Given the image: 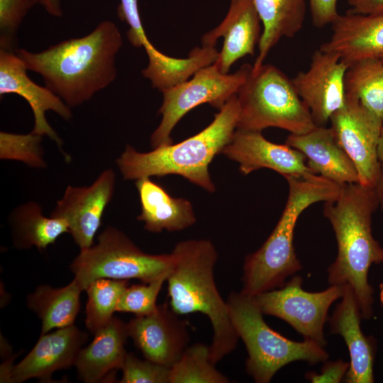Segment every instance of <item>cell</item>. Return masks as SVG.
I'll use <instances>...</instances> for the list:
<instances>
[{
  "label": "cell",
  "instance_id": "19",
  "mask_svg": "<svg viewBox=\"0 0 383 383\" xmlns=\"http://www.w3.org/2000/svg\"><path fill=\"white\" fill-rule=\"evenodd\" d=\"M362 319L354 292L345 285L341 301L328 318L331 332L343 337L350 354V367L344 377L347 383H373L376 340L365 335L360 327Z\"/></svg>",
  "mask_w": 383,
  "mask_h": 383
},
{
  "label": "cell",
  "instance_id": "23",
  "mask_svg": "<svg viewBox=\"0 0 383 383\" xmlns=\"http://www.w3.org/2000/svg\"><path fill=\"white\" fill-rule=\"evenodd\" d=\"M129 337L127 323L113 317L94 333V338L78 353L74 365L80 379L95 383L113 370L120 369L127 352L124 345Z\"/></svg>",
  "mask_w": 383,
  "mask_h": 383
},
{
  "label": "cell",
  "instance_id": "8",
  "mask_svg": "<svg viewBox=\"0 0 383 383\" xmlns=\"http://www.w3.org/2000/svg\"><path fill=\"white\" fill-rule=\"evenodd\" d=\"M172 265V253H145L124 233L107 226L95 245L81 249L70 269L74 280L85 291L93 281L101 278L151 282L167 276Z\"/></svg>",
  "mask_w": 383,
  "mask_h": 383
},
{
  "label": "cell",
  "instance_id": "37",
  "mask_svg": "<svg viewBox=\"0 0 383 383\" xmlns=\"http://www.w3.org/2000/svg\"><path fill=\"white\" fill-rule=\"evenodd\" d=\"M377 156L380 164L381 176L376 187L379 200V208L383 212V126L381 129L377 143Z\"/></svg>",
  "mask_w": 383,
  "mask_h": 383
},
{
  "label": "cell",
  "instance_id": "30",
  "mask_svg": "<svg viewBox=\"0 0 383 383\" xmlns=\"http://www.w3.org/2000/svg\"><path fill=\"white\" fill-rule=\"evenodd\" d=\"M42 135L30 133H0V157L15 160L33 167H43L45 162L40 145Z\"/></svg>",
  "mask_w": 383,
  "mask_h": 383
},
{
  "label": "cell",
  "instance_id": "7",
  "mask_svg": "<svg viewBox=\"0 0 383 383\" xmlns=\"http://www.w3.org/2000/svg\"><path fill=\"white\" fill-rule=\"evenodd\" d=\"M237 97L238 129L262 132L276 127L299 135L317 127L292 79L273 65L252 70Z\"/></svg>",
  "mask_w": 383,
  "mask_h": 383
},
{
  "label": "cell",
  "instance_id": "22",
  "mask_svg": "<svg viewBox=\"0 0 383 383\" xmlns=\"http://www.w3.org/2000/svg\"><path fill=\"white\" fill-rule=\"evenodd\" d=\"M135 186L141 205L137 219L144 223L148 231H179L196 223L193 206L189 200L172 197L150 177L137 179Z\"/></svg>",
  "mask_w": 383,
  "mask_h": 383
},
{
  "label": "cell",
  "instance_id": "40",
  "mask_svg": "<svg viewBox=\"0 0 383 383\" xmlns=\"http://www.w3.org/2000/svg\"><path fill=\"white\" fill-rule=\"evenodd\" d=\"M379 58L383 61V55Z\"/></svg>",
  "mask_w": 383,
  "mask_h": 383
},
{
  "label": "cell",
  "instance_id": "5",
  "mask_svg": "<svg viewBox=\"0 0 383 383\" xmlns=\"http://www.w3.org/2000/svg\"><path fill=\"white\" fill-rule=\"evenodd\" d=\"M285 178L289 194L282 214L262 245L244 260L241 292L251 296L282 287L301 269L294 246L297 220L310 205L335 200L341 187L318 174Z\"/></svg>",
  "mask_w": 383,
  "mask_h": 383
},
{
  "label": "cell",
  "instance_id": "18",
  "mask_svg": "<svg viewBox=\"0 0 383 383\" xmlns=\"http://www.w3.org/2000/svg\"><path fill=\"white\" fill-rule=\"evenodd\" d=\"M87 334L74 325L41 334L35 345L12 367L9 382L19 383L30 378L50 380L52 374L74 365Z\"/></svg>",
  "mask_w": 383,
  "mask_h": 383
},
{
  "label": "cell",
  "instance_id": "6",
  "mask_svg": "<svg viewBox=\"0 0 383 383\" xmlns=\"http://www.w3.org/2000/svg\"><path fill=\"white\" fill-rule=\"evenodd\" d=\"M233 325L245 345L246 372L257 383H268L282 367L294 361L325 362L328 353L311 340H289L271 328L254 297L231 292L226 300Z\"/></svg>",
  "mask_w": 383,
  "mask_h": 383
},
{
  "label": "cell",
  "instance_id": "12",
  "mask_svg": "<svg viewBox=\"0 0 383 383\" xmlns=\"http://www.w3.org/2000/svg\"><path fill=\"white\" fill-rule=\"evenodd\" d=\"M348 65L334 53L316 50L309 68L292 79L316 126H326L345 101L344 78Z\"/></svg>",
  "mask_w": 383,
  "mask_h": 383
},
{
  "label": "cell",
  "instance_id": "10",
  "mask_svg": "<svg viewBox=\"0 0 383 383\" xmlns=\"http://www.w3.org/2000/svg\"><path fill=\"white\" fill-rule=\"evenodd\" d=\"M301 277L293 276L280 288L270 290L254 297L263 314L282 319L304 339L325 347L324 325L331 304L341 299L345 285H331L318 292H309L302 288Z\"/></svg>",
  "mask_w": 383,
  "mask_h": 383
},
{
  "label": "cell",
  "instance_id": "27",
  "mask_svg": "<svg viewBox=\"0 0 383 383\" xmlns=\"http://www.w3.org/2000/svg\"><path fill=\"white\" fill-rule=\"evenodd\" d=\"M344 86L345 96L357 99L383 125V61L370 57L349 65Z\"/></svg>",
  "mask_w": 383,
  "mask_h": 383
},
{
  "label": "cell",
  "instance_id": "9",
  "mask_svg": "<svg viewBox=\"0 0 383 383\" xmlns=\"http://www.w3.org/2000/svg\"><path fill=\"white\" fill-rule=\"evenodd\" d=\"M252 70L243 65L233 74H224L213 63L196 71L187 80L161 91L162 104L158 111L162 119L150 136L153 148L172 144L171 133L180 119L189 111L209 104L220 110L245 83Z\"/></svg>",
  "mask_w": 383,
  "mask_h": 383
},
{
  "label": "cell",
  "instance_id": "32",
  "mask_svg": "<svg viewBox=\"0 0 383 383\" xmlns=\"http://www.w3.org/2000/svg\"><path fill=\"white\" fill-rule=\"evenodd\" d=\"M121 383H170V367L127 353L121 367Z\"/></svg>",
  "mask_w": 383,
  "mask_h": 383
},
{
  "label": "cell",
  "instance_id": "2",
  "mask_svg": "<svg viewBox=\"0 0 383 383\" xmlns=\"http://www.w3.org/2000/svg\"><path fill=\"white\" fill-rule=\"evenodd\" d=\"M379 207L376 188L360 183L341 185L338 197L323 206L338 245L337 257L328 267V281L330 285L350 286L365 320L374 312L369 270L372 264L383 262V248L372 231V215Z\"/></svg>",
  "mask_w": 383,
  "mask_h": 383
},
{
  "label": "cell",
  "instance_id": "1",
  "mask_svg": "<svg viewBox=\"0 0 383 383\" xmlns=\"http://www.w3.org/2000/svg\"><path fill=\"white\" fill-rule=\"evenodd\" d=\"M122 45L118 27L106 20L84 37L62 41L40 52L24 49L15 52L70 108L89 100L115 79L116 56Z\"/></svg>",
  "mask_w": 383,
  "mask_h": 383
},
{
  "label": "cell",
  "instance_id": "29",
  "mask_svg": "<svg viewBox=\"0 0 383 383\" xmlns=\"http://www.w3.org/2000/svg\"><path fill=\"white\" fill-rule=\"evenodd\" d=\"M128 286V280L101 278L87 287L85 323L90 331L94 333L111 321Z\"/></svg>",
  "mask_w": 383,
  "mask_h": 383
},
{
  "label": "cell",
  "instance_id": "31",
  "mask_svg": "<svg viewBox=\"0 0 383 383\" xmlns=\"http://www.w3.org/2000/svg\"><path fill=\"white\" fill-rule=\"evenodd\" d=\"M167 276L151 282L128 286L118 301L116 311L132 313L136 316L153 313L157 308V298Z\"/></svg>",
  "mask_w": 383,
  "mask_h": 383
},
{
  "label": "cell",
  "instance_id": "11",
  "mask_svg": "<svg viewBox=\"0 0 383 383\" xmlns=\"http://www.w3.org/2000/svg\"><path fill=\"white\" fill-rule=\"evenodd\" d=\"M329 121L335 139L356 167L359 183L376 188L381 176L377 143L383 125L357 99L348 96Z\"/></svg>",
  "mask_w": 383,
  "mask_h": 383
},
{
  "label": "cell",
  "instance_id": "34",
  "mask_svg": "<svg viewBox=\"0 0 383 383\" xmlns=\"http://www.w3.org/2000/svg\"><path fill=\"white\" fill-rule=\"evenodd\" d=\"M350 362L342 360L325 362L321 373L309 372L305 374L306 379L312 383H338L343 379L349 369Z\"/></svg>",
  "mask_w": 383,
  "mask_h": 383
},
{
  "label": "cell",
  "instance_id": "21",
  "mask_svg": "<svg viewBox=\"0 0 383 383\" xmlns=\"http://www.w3.org/2000/svg\"><path fill=\"white\" fill-rule=\"evenodd\" d=\"M285 143L300 151L316 174L339 185L359 183L354 162L335 139L331 128L316 127L304 134H289Z\"/></svg>",
  "mask_w": 383,
  "mask_h": 383
},
{
  "label": "cell",
  "instance_id": "13",
  "mask_svg": "<svg viewBox=\"0 0 383 383\" xmlns=\"http://www.w3.org/2000/svg\"><path fill=\"white\" fill-rule=\"evenodd\" d=\"M115 183V173L108 169L89 186H68L52 211L50 216L67 222L69 233L80 249L93 245L103 213L112 199Z\"/></svg>",
  "mask_w": 383,
  "mask_h": 383
},
{
  "label": "cell",
  "instance_id": "3",
  "mask_svg": "<svg viewBox=\"0 0 383 383\" xmlns=\"http://www.w3.org/2000/svg\"><path fill=\"white\" fill-rule=\"evenodd\" d=\"M171 253L173 265L166 280L169 305L180 316L201 313L209 318L210 357L216 365L234 350L239 339L215 282L216 249L209 240L190 239L177 243Z\"/></svg>",
  "mask_w": 383,
  "mask_h": 383
},
{
  "label": "cell",
  "instance_id": "25",
  "mask_svg": "<svg viewBox=\"0 0 383 383\" xmlns=\"http://www.w3.org/2000/svg\"><path fill=\"white\" fill-rule=\"evenodd\" d=\"M82 292L73 279L61 288H52L46 284L38 286L28 296V306L41 320V334L52 329L74 325L80 307L79 295Z\"/></svg>",
  "mask_w": 383,
  "mask_h": 383
},
{
  "label": "cell",
  "instance_id": "16",
  "mask_svg": "<svg viewBox=\"0 0 383 383\" xmlns=\"http://www.w3.org/2000/svg\"><path fill=\"white\" fill-rule=\"evenodd\" d=\"M22 60L13 52L0 49V96L16 94L29 104L34 116L31 131L47 135L61 147L62 140L45 118V112L52 111L65 120L72 117L70 107L54 92L33 82L27 75Z\"/></svg>",
  "mask_w": 383,
  "mask_h": 383
},
{
  "label": "cell",
  "instance_id": "39",
  "mask_svg": "<svg viewBox=\"0 0 383 383\" xmlns=\"http://www.w3.org/2000/svg\"><path fill=\"white\" fill-rule=\"evenodd\" d=\"M379 298L381 301V305L383 309V283L379 284Z\"/></svg>",
  "mask_w": 383,
  "mask_h": 383
},
{
  "label": "cell",
  "instance_id": "33",
  "mask_svg": "<svg viewBox=\"0 0 383 383\" xmlns=\"http://www.w3.org/2000/svg\"><path fill=\"white\" fill-rule=\"evenodd\" d=\"M35 0H0V48L13 50L18 28Z\"/></svg>",
  "mask_w": 383,
  "mask_h": 383
},
{
  "label": "cell",
  "instance_id": "38",
  "mask_svg": "<svg viewBox=\"0 0 383 383\" xmlns=\"http://www.w3.org/2000/svg\"><path fill=\"white\" fill-rule=\"evenodd\" d=\"M35 1L43 6L50 15L56 17H60L62 15L60 0H35Z\"/></svg>",
  "mask_w": 383,
  "mask_h": 383
},
{
  "label": "cell",
  "instance_id": "26",
  "mask_svg": "<svg viewBox=\"0 0 383 383\" xmlns=\"http://www.w3.org/2000/svg\"><path fill=\"white\" fill-rule=\"evenodd\" d=\"M11 220L13 242L19 248L35 246L45 250L62 233H69L68 223L64 218L45 216L42 208L35 202L16 208Z\"/></svg>",
  "mask_w": 383,
  "mask_h": 383
},
{
  "label": "cell",
  "instance_id": "20",
  "mask_svg": "<svg viewBox=\"0 0 383 383\" xmlns=\"http://www.w3.org/2000/svg\"><path fill=\"white\" fill-rule=\"evenodd\" d=\"M330 39L321 50L336 54L346 65L383 55V12L360 14L348 11L331 23Z\"/></svg>",
  "mask_w": 383,
  "mask_h": 383
},
{
  "label": "cell",
  "instance_id": "15",
  "mask_svg": "<svg viewBox=\"0 0 383 383\" xmlns=\"http://www.w3.org/2000/svg\"><path fill=\"white\" fill-rule=\"evenodd\" d=\"M222 153L239 165L243 175L267 168L288 176L307 177L314 173L306 165L305 156L299 150L267 140L260 131L236 128Z\"/></svg>",
  "mask_w": 383,
  "mask_h": 383
},
{
  "label": "cell",
  "instance_id": "35",
  "mask_svg": "<svg viewBox=\"0 0 383 383\" xmlns=\"http://www.w3.org/2000/svg\"><path fill=\"white\" fill-rule=\"evenodd\" d=\"M313 25L318 28L331 24L339 16L338 0H309Z\"/></svg>",
  "mask_w": 383,
  "mask_h": 383
},
{
  "label": "cell",
  "instance_id": "24",
  "mask_svg": "<svg viewBox=\"0 0 383 383\" xmlns=\"http://www.w3.org/2000/svg\"><path fill=\"white\" fill-rule=\"evenodd\" d=\"M263 30L259 53L252 65L257 70L281 38H293L301 29L306 14L305 0H252Z\"/></svg>",
  "mask_w": 383,
  "mask_h": 383
},
{
  "label": "cell",
  "instance_id": "4",
  "mask_svg": "<svg viewBox=\"0 0 383 383\" xmlns=\"http://www.w3.org/2000/svg\"><path fill=\"white\" fill-rule=\"evenodd\" d=\"M239 112L235 94L199 133L179 143L158 146L145 152L127 145L116 160V165L125 180L177 174L209 192H214L216 186L209 166L231 140L237 128Z\"/></svg>",
  "mask_w": 383,
  "mask_h": 383
},
{
  "label": "cell",
  "instance_id": "36",
  "mask_svg": "<svg viewBox=\"0 0 383 383\" xmlns=\"http://www.w3.org/2000/svg\"><path fill=\"white\" fill-rule=\"evenodd\" d=\"M350 9L354 13L371 14L383 12V0H347Z\"/></svg>",
  "mask_w": 383,
  "mask_h": 383
},
{
  "label": "cell",
  "instance_id": "17",
  "mask_svg": "<svg viewBox=\"0 0 383 383\" xmlns=\"http://www.w3.org/2000/svg\"><path fill=\"white\" fill-rule=\"evenodd\" d=\"M260 22L252 0H231L223 21L201 38L204 47H215L218 38H223L222 49L214 62L220 72L227 74L240 58L254 55L262 34Z\"/></svg>",
  "mask_w": 383,
  "mask_h": 383
},
{
  "label": "cell",
  "instance_id": "28",
  "mask_svg": "<svg viewBox=\"0 0 383 383\" xmlns=\"http://www.w3.org/2000/svg\"><path fill=\"white\" fill-rule=\"evenodd\" d=\"M229 379L211 361L210 347L204 343L189 345L170 367V383H228Z\"/></svg>",
  "mask_w": 383,
  "mask_h": 383
},
{
  "label": "cell",
  "instance_id": "14",
  "mask_svg": "<svg viewBox=\"0 0 383 383\" xmlns=\"http://www.w3.org/2000/svg\"><path fill=\"white\" fill-rule=\"evenodd\" d=\"M179 316L165 303L127 323L128 335L145 359L169 367L178 360L190 339L187 323Z\"/></svg>",
  "mask_w": 383,
  "mask_h": 383
}]
</instances>
